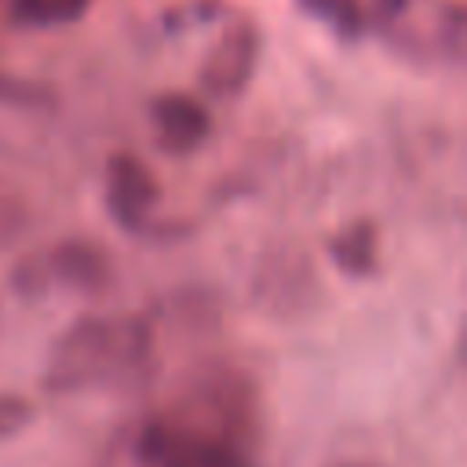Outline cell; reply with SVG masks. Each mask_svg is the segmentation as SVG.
Returning a JSON list of instances; mask_svg holds the SVG:
<instances>
[{"label":"cell","instance_id":"obj_1","mask_svg":"<svg viewBox=\"0 0 467 467\" xmlns=\"http://www.w3.org/2000/svg\"><path fill=\"white\" fill-rule=\"evenodd\" d=\"M146 328L128 317H80L62 332L51 350L47 387L51 390H80L102 379L120 376L124 368L146 358Z\"/></svg>","mask_w":467,"mask_h":467},{"label":"cell","instance_id":"obj_2","mask_svg":"<svg viewBox=\"0 0 467 467\" xmlns=\"http://www.w3.org/2000/svg\"><path fill=\"white\" fill-rule=\"evenodd\" d=\"M139 460L150 467H248L230 441L171 423H150L142 431Z\"/></svg>","mask_w":467,"mask_h":467},{"label":"cell","instance_id":"obj_3","mask_svg":"<svg viewBox=\"0 0 467 467\" xmlns=\"http://www.w3.org/2000/svg\"><path fill=\"white\" fill-rule=\"evenodd\" d=\"M255 62H259V33L252 26H234L208 51V58L201 66V84L215 99L241 95L255 73Z\"/></svg>","mask_w":467,"mask_h":467},{"label":"cell","instance_id":"obj_4","mask_svg":"<svg viewBox=\"0 0 467 467\" xmlns=\"http://www.w3.org/2000/svg\"><path fill=\"white\" fill-rule=\"evenodd\" d=\"M106 204L109 215L124 226V230H139L153 204H157V179L150 175V168L131 157V153H117L109 161V175H106Z\"/></svg>","mask_w":467,"mask_h":467},{"label":"cell","instance_id":"obj_5","mask_svg":"<svg viewBox=\"0 0 467 467\" xmlns=\"http://www.w3.org/2000/svg\"><path fill=\"white\" fill-rule=\"evenodd\" d=\"M150 124L153 135L161 142V150L168 153H193L204 139H208V113L193 95H161L150 109Z\"/></svg>","mask_w":467,"mask_h":467},{"label":"cell","instance_id":"obj_6","mask_svg":"<svg viewBox=\"0 0 467 467\" xmlns=\"http://www.w3.org/2000/svg\"><path fill=\"white\" fill-rule=\"evenodd\" d=\"M91 0H11V22L26 29H62L84 18Z\"/></svg>","mask_w":467,"mask_h":467},{"label":"cell","instance_id":"obj_7","mask_svg":"<svg viewBox=\"0 0 467 467\" xmlns=\"http://www.w3.org/2000/svg\"><path fill=\"white\" fill-rule=\"evenodd\" d=\"M350 248H336V259H339V266L343 270H350V274H365L368 266H372V259H376V252H372V234H368V226H361V230H347V237H343Z\"/></svg>","mask_w":467,"mask_h":467},{"label":"cell","instance_id":"obj_8","mask_svg":"<svg viewBox=\"0 0 467 467\" xmlns=\"http://www.w3.org/2000/svg\"><path fill=\"white\" fill-rule=\"evenodd\" d=\"M317 18H325L328 26H339V29H350L358 26V4L354 0H303Z\"/></svg>","mask_w":467,"mask_h":467},{"label":"cell","instance_id":"obj_9","mask_svg":"<svg viewBox=\"0 0 467 467\" xmlns=\"http://www.w3.org/2000/svg\"><path fill=\"white\" fill-rule=\"evenodd\" d=\"M29 416H33V405H29L26 398H18V394H0V438L22 431V427L29 423Z\"/></svg>","mask_w":467,"mask_h":467},{"label":"cell","instance_id":"obj_10","mask_svg":"<svg viewBox=\"0 0 467 467\" xmlns=\"http://www.w3.org/2000/svg\"><path fill=\"white\" fill-rule=\"evenodd\" d=\"M29 95H33L29 84H22V80L0 73V102H15V99H29Z\"/></svg>","mask_w":467,"mask_h":467},{"label":"cell","instance_id":"obj_11","mask_svg":"<svg viewBox=\"0 0 467 467\" xmlns=\"http://www.w3.org/2000/svg\"><path fill=\"white\" fill-rule=\"evenodd\" d=\"M336 467H372V463H336Z\"/></svg>","mask_w":467,"mask_h":467}]
</instances>
